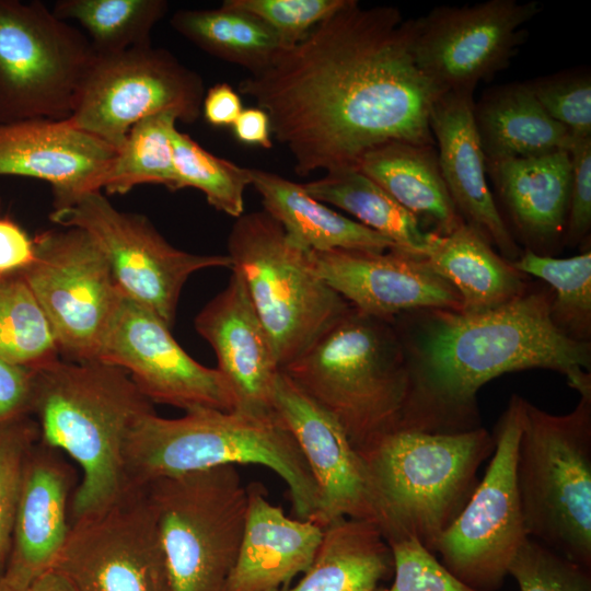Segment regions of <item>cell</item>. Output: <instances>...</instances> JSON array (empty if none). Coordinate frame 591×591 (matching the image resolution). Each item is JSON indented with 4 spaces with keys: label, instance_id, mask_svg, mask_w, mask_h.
<instances>
[{
    "label": "cell",
    "instance_id": "cell-3",
    "mask_svg": "<svg viewBox=\"0 0 591 591\" xmlns=\"http://www.w3.org/2000/svg\"><path fill=\"white\" fill-rule=\"evenodd\" d=\"M152 403L123 369L102 361H62L35 370L32 416L39 441L70 456L81 470L70 523L97 513L127 488L125 449Z\"/></svg>",
    "mask_w": 591,
    "mask_h": 591
},
{
    "label": "cell",
    "instance_id": "cell-45",
    "mask_svg": "<svg viewBox=\"0 0 591 591\" xmlns=\"http://www.w3.org/2000/svg\"><path fill=\"white\" fill-rule=\"evenodd\" d=\"M34 258V240L14 221L0 218V274L23 271Z\"/></svg>",
    "mask_w": 591,
    "mask_h": 591
},
{
    "label": "cell",
    "instance_id": "cell-25",
    "mask_svg": "<svg viewBox=\"0 0 591 591\" xmlns=\"http://www.w3.org/2000/svg\"><path fill=\"white\" fill-rule=\"evenodd\" d=\"M500 202L524 250L553 256L563 244L571 186L568 151L486 161Z\"/></svg>",
    "mask_w": 591,
    "mask_h": 591
},
{
    "label": "cell",
    "instance_id": "cell-24",
    "mask_svg": "<svg viewBox=\"0 0 591 591\" xmlns=\"http://www.w3.org/2000/svg\"><path fill=\"white\" fill-rule=\"evenodd\" d=\"M242 541L225 591H281L312 564L323 528L287 517L267 499L262 484L247 487Z\"/></svg>",
    "mask_w": 591,
    "mask_h": 591
},
{
    "label": "cell",
    "instance_id": "cell-17",
    "mask_svg": "<svg viewBox=\"0 0 591 591\" xmlns=\"http://www.w3.org/2000/svg\"><path fill=\"white\" fill-rule=\"evenodd\" d=\"M170 328L153 312L123 293L96 360L126 371L151 403L185 412L234 410L235 398L223 375L194 360Z\"/></svg>",
    "mask_w": 591,
    "mask_h": 591
},
{
    "label": "cell",
    "instance_id": "cell-31",
    "mask_svg": "<svg viewBox=\"0 0 591 591\" xmlns=\"http://www.w3.org/2000/svg\"><path fill=\"white\" fill-rule=\"evenodd\" d=\"M302 186L313 198L343 209L391 240L395 248L421 256L428 234L421 222L358 169L325 173Z\"/></svg>",
    "mask_w": 591,
    "mask_h": 591
},
{
    "label": "cell",
    "instance_id": "cell-6",
    "mask_svg": "<svg viewBox=\"0 0 591 591\" xmlns=\"http://www.w3.org/2000/svg\"><path fill=\"white\" fill-rule=\"evenodd\" d=\"M495 450L483 427L431 433L398 429L362 453L389 544L415 537L434 554L437 542L473 495L477 473Z\"/></svg>",
    "mask_w": 591,
    "mask_h": 591
},
{
    "label": "cell",
    "instance_id": "cell-28",
    "mask_svg": "<svg viewBox=\"0 0 591 591\" xmlns=\"http://www.w3.org/2000/svg\"><path fill=\"white\" fill-rule=\"evenodd\" d=\"M486 161L568 151L573 137L544 111L526 83L485 91L473 108Z\"/></svg>",
    "mask_w": 591,
    "mask_h": 591
},
{
    "label": "cell",
    "instance_id": "cell-26",
    "mask_svg": "<svg viewBox=\"0 0 591 591\" xmlns=\"http://www.w3.org/2000/svg\"><path fill=\"white\" fill-rule=\"evenodd\" d=\"M421 257L457 291L464 313L496 309L530 288L528 276L464 221L447 234L428 232Z\"/></svg>",
    "mask_w": 591,
    "mask_h": 591
},
{
    "label": "cell",
    "instance_id": "cell-5",
    "mask_svg": "<svg viewBox=\"0 0 591 591\" xmlns=\"http://www.w3.org/2000/svg\"><path fill=\"white\" fill-rule=\"evenodd\" d=\"M281 371L337 420L360 454L402 426L409 375L391 321L350 306Z\"/></svg>",
    "mask_w": 591,
    "mask_h": 591
},
{
    "label": "cell",
    "instance_id": "cell-22",
    "mask_svg": "<svg viewBox=\"0 0 591 591\" xmlns=\"http://www.w3.org/2000/svg\"><path fill=\"white\" fill-rule=\"evenodd\" d=\"M473 94L449 91L432 107L430 128L450 197L467 224L513 263L523 250L501 216L487 182L486 158L474 120Z\"/></svg>",
    "mask_w": 591,
    "mask_h": 591
},
{
    "label": "cell",
    "instance_id": "cell-42",
    "mask_svg": "<svg viewBox=\"0 0 591 591\" xmlns=\"http://www.w3.org/2000/svg\"><path fill=\"white\" fill-rule=\"evenodd\" d=\"M393 554L394 581L376 591H478L448 570L415 537L390 544Z\"/></svg>",
    "mask_w": 591,
    "mask_h": 591
},
{
    "label": "cell",
    "instance_id": "cell-9",
    "mask_svg": "<svg viewBox=\"0 0 591 591\" xmlns=\"http://www.w3.org/2000/svg\"><path fill=\"white\" fill-rule=\"evenodd\" d=\"M146 488L171 591H225L247 510L235 465L158 478Z\"/></svg>",
    "mask_w": 591,
    "mask_h": 591
},
{
    "label": "cell",
    "instance_id": "cell-20",
    "mask_svg": "<svg viewBox=\"0 0 591 591\" xmlns=\"http://www.w3.org/2000/svg\"><path fill=\"white\" fill-rule=\"evenodd\" d=\"M117 150L68 119L30 118L0 124V175L51 185L54 208L101 192Z\"/></svg>",
    "mask_w": 591,
    "mask_h": 591
},
{
    "label": "cell",
    "instance_id": "cell-19",
    "mask_svg": "<svg viewBox=\"0 0 591 591\" xmlns=\"http://www.w3.org/2000/svg\"><path fill=\"white\" fill-rule=\"evenodd\" d=\"M310 259L320 277L368 315L392 321L424 309L462 311L457 291L421 256L393 247L310 252Z\"/></svg>",
    "mask_w": 591,
    "mask_h": 591
},
{
    "label": "cell",
    "instance_id": "cell-47",
    "mask_svg": "<svg viewBox=\"0 0 591 591\" xmlns=\"http://www.w3.org/2000/svg\"><path fill=\"white\" fill-rule=\"evenodd\" d=\"M231 127L242 143L265 149L273 147L271 123L268 114L259 107L243 108Z\"/></svg>",
    "mask_w": 591,
    "mask_h": 591
},
{
    "label": "cell",
    "instance_id": "cell-43",
    "mask_svg": "<svg viewBox=\"0 0 591 591\" xmlns=\"http://www.w3.org/2000/svg\"><path fill=\"white\" fill-rule=\"evenodd\" d=\"M568 153L571 186L563 244L577 246L589 239L591 229V137H573Z\"/></svg>",
    "mask_w": 591,
    "mask_h": 591
},
{
    "label": "cell",
    "instance_id": "cell-30",
    "mask_svg": "<svg viewBox=\"0 0 591 591\" xmlns=\"http://www.w3.org/2000/svg\"><path fill=\"white\" fill-rule=\"evenodd\" d=\"M323 531L311 566L281 591H376L393 572L391 546L375 524L344 518Z\"/></svg>",
    "mask_w": 591,
    "mask_h": 591
},
{
    "label": "cell",
    "instance_id": "cell-37",
    "mask_svg": "<svg viewBox=\"0 0 591 591\" xmlns=\"http://www.w3.org/2000/svg\"><path fill=\"white\" fill-rule=\"evenodd\" d=\"M175 190H200L208 204L228 216L244 213V194L251 185L250 169L219 158L177 128L172 136Z\"/></svg>",
    "mask_w": 591,
    "mask_h": 591
},
{
    "label": "cell",
    "instance_id": "cell-2",
    "mask_svg": "<svg viewBox=\"0 0 591 591\" xmlns=\"http://www.w3.org/2000/svg\"><path fill=\"white\" fill-rule=\"evenodd\" d=\"M548 286L477 313L444 309L394 317L409 375L399 429L455 433L480 426L477 392L505 373L560 372L579 395L591 392V343L570 339L552 322Z\"/></svg>",
    "mask_w": 591,
    "mask_h": 591
},
{
    "label": "cell",
    "instance_id": "cell-35",
    "mask_svg": "<svg viewBox=\"0 0 591 591\" xmlns=\"http://www.w3.org/2000/svg\"><path fill=\"white\" fill-rule=\"evenodd\" d=\"M176 121L174 114L162 113L131 127L105 177L107 194H126L142 184L175 190L172 136Z\"/></svg>",
    "mask_w": 591,
    "mask_h": 591
},
{
    "label": "cell",
    "instance_id": "cell-32",
    "mask_svg": "<svg viewBox=\"0 0 591 591\" xmlns=\"http://www.w3.org/2000/svg\"><path fill=\"white\" fill-rule=\"evenodd\" d=\"M171 26L207 54L258 73L283 49L256 16L222 2L218 9L178 10Z\"/></svg>",
    "mask_w": 591,
    "mask_h": 591
},
{
    "label": "cell",
    "instance_id": "cell-18",
    "mask_svg": "<svg viewBox=\"0 0 591 591\" xmlns=\"http://www.w3.org/2000/svg\"><path fill=\"white\" fill-rule=\"evenodd\" d=\"M273 406L294 437L316 483L318 506L311 521L325 528L344 518L363 520L382 532V511L367 463L337 420L281 370Z\"/></svg>",
    "mask_w": 591,
    "mask_h": 591
},
{
    "label": "cell",
    "instance_id": "cell-33",
    "mask_svg": "<svg viewBox=\"0 0 591 591\" xmlns=\"http://www.w3.org/2000/svg\"><path fill=\"white\" fill-rule=\"evenodd\" d=\"M167 8L164 0H59L51 11L60 20L76 21L94 51L105 55L150 44V33Z\"/></svg>",
    "mask_w": 591,
    "mask_h": 591
},
{
    "label": "cell",
    "instance_id": "cell-21",
    "mask_svg": "<svg viewBox=\"0 0 591 591\" xmlns=\"http://www.w3.org/2000/svg\"><path fill=\"white\" fill-rule=\"evenodd\" d=\"M231 271L228 286L198 313L195 326L216 354L217 369L235 398L234 410L274 415L280 367L243 280Z\"/></svg>",
    "mask_w": 591,
    "mask_h": 591
},
{
    "label": "cell",
    "instance_id": "cell-12",
    "mask_svg": "<svg viewBox=\"0 0 591 591\" xmlns=\"http://www.w3.org/2000/svg\"><path fill=\"white\" fill-rule=\"evenodd\" d=\"M524 398L513 394L495 432V450L467 503L437 542L434 554L478 591H499L529 538L515 477Z\"/></svg>",
    "mask_w": 591,
    "mask_h": 591
},
{
    "label": "cell",
    "instance_id": "cell-4",
    "mask_svg": "<svg viewBox=\"0 0 591 591\" xmlns=\"http://www.w3.org/2000/svg\"><path fill=\"white\" fill-rule=\"evenodd\" d=\"M257 464L287 485L297 519L312 520L318 490L294 437L274 415L195 408L179 418L143 416L125 449L127 488L223 465Z\"/></svg>",
    "mask_w": 591,
    "mask_h": 591
},
{
    "label": "cell",
    "instance_id": "cell-48",
    "mask_svg": "<svg viewBox=\"0 0 591 591\" xmlns=\"http://www.w3.org/2000/svg\"><path fill=\"white\" fill-rule=\"evenodd\" d=\"M26 591H79L73 582L58 568H51L36 577Z\"/></svg>",
    "mask_w": 591,
    "mask_h": 591
},
{
    "label": "cell",
    "instance_id": "cell-1",
    "mask_svg": "<svg viewBox=\"0 0 591 591\" xmlns=\"http://www.w3.org/2000/svg\"><path fill=\"white\" fill-rule=\"evenodd\" d=\"M239 91L268 114L300 176L358 169L366 153L390 142L433 146L430 115L445 93L417 66L410 19L356 0L243 79Z\"/></svg>",
    "mask_w": 591,
    "mask_h": 591
},
{
    "label": "cell",
    "instance_id": "cell-36",
    "mask_svg": "<svg viewBox=\"0 0 591 591\" xmlns=\"http://www.w3.org/2000/svg\"><path fill=\"white\" fill-rule=\"evenodd\" d=\"M47 320L21 271L0 274V356L38 369L59 359Z\"/></svg>",
    "mask_w": 591,
    "mask_h": 591
},
{
    "label": "cell",
    "instance_id": "cell-29",
    "mask_svg": "<svg viewBox=\"0 0 591 591\" xmlns=\"http://www.w3.org/2000/svg\"><path fill=\"white\" fill-rule=\"evenodd\" d=\"M358 170L420 222L432 223L436 233H450L464 221L445 186L434 146L390 142L366 153Z\"/></svg>",
    "mask_w": 591,
    "mask_h": 591
},
{
    "label": "cell",
    "instance_id": "cell-14",
    "mask_svg": "<svg viewBox=\"0 0 591 591\" xmlns=\"http://www.w3.org/2000/svg\"><path fill=\"white\" fill-rule=\"evenodd\" d=\"M34 242L35 258L21 273L59 354L68 361H95L123 297L103 252L79 228L49 230Z\"/></svg>",
    "mask_w": 591,
    "mask_h": 591
},
{
    "label": "cell",
    "instance_id": "cell-8",
    "mask_svg": "<svg viewBox=\"0 0 591 591\" xmlns=\"http://www.w3.org/2000/svg\"><path fill=\"white\" fill-rule=\"evenodd\" d=\"M239 274L282 370L349 309L314 270L310 252L291 243L265 210L235 219L228 237Z\"/></svg>",
    "mask_w": 591,
    "mask_h": 591
},
{
    "label": "cell",
    "instance_id": "cell-49",
    "mask_svg": "<svg viewBox=\"0 0 591 591\" xmlns=\"http://www.w3.org/2000/svg\"><path fill=\"white\" fill-rule=\"evenodd\" d=\"M26 586L8 577L3 571L0 573V591H26Z\"/></svg>",
    "mask_w": 591,
    "mask_h": 591
},
{
    "label": "cell",
    "instance_id": "cell-46",
    "mask_svg": "<svg viewBox=\"0 0 591 591\" xmlns=\"http://www.w3.org/2000/svg\"><path fill=\"white\" fill-rule=\"evenodd\" d=\"M242 111L243 105L239 93L225 82L212 85L205 93L201 112L211 126H232Z\"/></svg>",
    "mask_w": 591,
    "mask_h": 591
},
{
    "label": "cell",
    "instance_id": "cell-10",
    "mask_svg": "<svg viewBox=\"0 0 591 591\" xmlns=\"http://www.w3.org/2000/svg\"><path fill=\"white\" fill-rule=\"evenodd\" d=\"M94 56L85 34L43 2L0 0V124L69 118Z\"/></svg>",
    "mask_w": 591,
    "mask_h": 591
},
{
    "label": "cell",
    "instance_id": "cell-38",
    "mask_svg": "<svg viewBox=\"0 0 591 591\" xmlns=\"http://www.w3.org/2000/svg\"><path fill=\"white\" fill-rule=\"evenodd\" d=\"M38 440V426L32 416L0 424V573L10 553L25 460Z\"/></svg>",
    "mask_w": 591,
    "mask_h": 591
},
{
    "label": "cell",
    "instance_id": "cell-41",
    "mask_svg": "<svg viewBox=\"0 0 591 591\" xmlns=\"http://www.w3.org/2000/svg\"><path fill=\"white\" fill-rule=\"evenodd\" d=\"M348 0H225L264 22L283 49L301 42L315 26L346 5Z\"/></svg>",
    "mask_w": 591,
    "mask_h": 591
},
{
    "label": "cell",
    "instance_id": "cell-7",
    "mask_svg": "<svg viewBox=\"0 0 591 591\" xmlns=\"http://www.w3.org/2000/svg\"><path fill=\"white\" fill-rule=\"evenodd\" d=\"M515 477L529 537L591 568V393L565 415L524 398Z\"/></svg>",
    "mask_w": 591,
    "mask_h": 591
},
{
    "label": "cell",
    "instance_id": "cell-23",
    "mask_svg": "<svg viewBox=\"0 0 591 591\" xmlns=\"http://www.w3.org/2000/svg\"><path fill=\"white\" fill-rule=\"evenodd\" d=\"M59 453L38 440L23 468L3 572L26 587L55 567L71 528L74 473Z\"/></svg>",
    "mask_w": 591,
    "mask_h": 591
},
{
    "label": "cell",
    "instance_id": "cell-16",
    "mask_svg": "<svg viewBox=\"0 0 591 591\" xmlns=\"http://www.w3.org/2000/svg\"><path fill=\"white\" fill-rule=\"evenodd\" d=\"M55 565L79 591H171L154 513L144 487L72 521Z\"/></svg>",
    "mask_w": 591,
    "mask_h": 591
},
{
    "label": "cell",
    "instance_id": "cell-39",
    "mask_svg": "<svg viewBox=\"0 0 591 591\" xmlns=\"http://www.w3.org/2000/svg\"><path fill=\"white\" fill-rule=\"evenodd\" d=\"M551 118L572 137H591V76L570 69L525 82Z\"/></svg>",
    "mask_w": 591,
    "mask_h": 591
},
{
    "label": "cell",
    "instance_id": "cell-13",
    "mask_svg": "<svg viewBox=\"0 0 591 591\" xmlns=\"http://www.w3.org/2000/svg\"><path fill=\"white\" fill-rule=\"evenodd\" d=\"M49 218L65 228L88 232L103 252L120 291L169 327L190 275L213 267L231 268L228 255H198L174 247L144 216L116 209L101 192L85 193L55 207Z\"/></svg>",
    "mask_w": 591,
    "mask_h": 591
},
{
    "label": "cell",
    "instance_id": "cell-44",
    "mask_svg": "<svg viewBox=\"0 0 591 591\" xmlns=\"http://www.w3.org/2000/svg\"><path fill=\"white\" fill-rule=\"evenodd\" d=\"M35 370L0 356V424L32 416Z\"/></svg>",
    "mask_w": 591,
    "mask_h": 591
},
{
    "label": "cell",
    "instance_id": "cell-15",
    "mask_svg": "<svg viewBox=\"0 0 591 591\" xmlns=\"http://www.w3.org/2000/svg\"><path fill=\"white\" fill-rule=\"evenodd\" d=\"M541 9L535 0L436 7L410 19L417 66L442 91L473 94L480 81L509 67L525 40L524 25Z\"/></svg>",
    "mask_w": 591,
    "mask_h": 591
},
{
    "label": "cell",
    "instance_id": "cell-40",
    "mask_svg": "<svg viewBox=\"0 0 591 591\" xmlns=\"http://www.w3.org/2000/svg\"><path fill=\"white\" fill-rule=\"evenodd\" d=\"M508 575L520 591H591V568L530 537L512 559Z\"/></svg>",
    "mask_w": 591,
    "mask_h": 591
},
{
    "label": "cell",
    "instance_id": "cell-27",
    "mask_svg": "<svg viewBox=\"0 0 591 591\" xmlns=\"http://www.w3.org/2000/svg\"><path fill=\"white\" fill-rule=\"evenodd\" d=\"M251 185L264 209L283 229L289 241L308 252L355 250L385 252L394 243L310 196L302 184L273 172L250 169Z\"/></svg>",
    "mask_w": 591,
    "mask_h": 591
},
{
    "label": "cell",
    "instance_id": "cell-34",
    "mask_svg": "<svg viewBox=\"0 0 591 591\" xmlns=\"http://www.w3.org/2000/svg\"><path fill=\"white\" fill-rule=\"evenodd\" d=\"M524 275L543 280L552 290L549 315L567 337L591 343V252L558 258L523 250L512 263Z\"/></svg>",
    "mask_w": 591,
    "mask_h": 591
},
{
    "label": "cell",
    "instance_id": "cell-11",
    "mask_svg": "<svg viewBox=\"0 0 591 591\" xmlns=\"http://www.w3.org/2000/svg\"><path fill=\"white\" fill-rule=\"evenodd\" d=\"M204 96L200 76L150 43L95 53L67 119L118 151L131 127L147 117L172 113L178 121H196Z\"/></svg>",
    "mask_w": 591,
    "mask_h": 591
}]
</instances>
